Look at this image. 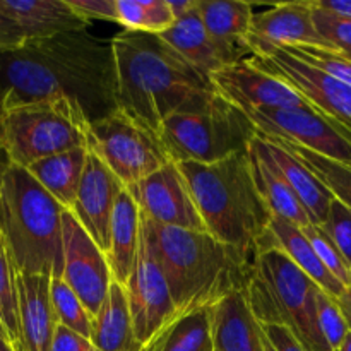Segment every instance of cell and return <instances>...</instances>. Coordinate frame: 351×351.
I'll use <instances>...</instances> for the list:
<instances>
[{
    "label": "cell",
    "instance_id": "6da1fadb",
    "mask_svg": "<svg viewBox=\"0 0 351 351\" xmlns=\"http://www.w3.org/2000/svg\"><path fill=\"white\" fill-rule=\"evenodd\" d=\"M117 91L112 43L88 29L26 40L0 51V113L67 99L93 123L119 110Z\"/></svg>",
    "mask_w": 351,
    "mask_h": 351
},
{
    "label": "cell",
    "instance_id": "7a4b0ae2",
    "mask_svg": "<svg viewBox=\"0 0 351 351\" xmlns=\"http://www.w3.org/2000/svg\"><path fill=\"white\" fill-rule=\"evenodd\" d=\"M112 43L119 110L160 137L177 113H199L218 99L211 77L189 64L158 34L122 31Z\"/></svg>",
    "mask_w": 351,
    "mask_h": 351
},
{
    "label": "cell",
    "instance_id": "3957f363",
    "mask_svg": "<svg viewBox=\"0 0 351 351\" xmlns=\"http://www.w3.org/2000/svg\"><path fill=\"white\" fill-rule=\"evenodd\" d=\"M163 269L175 315L213 308L243 291L256 259L213 239L209 233L161 226L141 215Z\"/></svg>",
    "mask_w": 351,
    "mask_h": 351
},
{
    "label": "cell",
    "instance_id": "277c9868",
    "mask_svg": "<svg viewBox=\"0 0 351 351\" xmlns=\"http://www.w3.org/2000/svg\"><path fill=\"white\" fill-rule=\"evenodd\" d=\"M206 233L256 259L274 245L271 211L254 184L249 151L213 165L177 163Z\"/></svg>",
    "mask_w": 351,
    "mask_h": 351
},
{
    "label": "cell",
    "instance_id": "5b68a950",
    "mask_svg": "<svg viewBox=\"0 0 351 351\" xmlns=\"http://www.w3.org/2000/svg\"><path fill=\"white\" fill-rule=\"evenodd\" d=\"M62 213L26 168L10 165L0 189V239L16 274L62 278Z\"/></svg>",
    "mask_w": 351,
    "mask_h": 351
},
{
    "label": "cell",
    "instance_id": "8992f818",
    "mask_svg": "<svg viewBox=\"0 0 351 351\" xmlns=\"http://www.w3.org/2000/svg\"><path fill=\"white\" fill-rule=\"evenodd\" d=\"M319 290L278 247H269L256 257L243 295L259 324L285 326L305 351H331L319 329Z\"/></svg>",
    "mask_w": 351,
    "mask_h": 351
},
{
    "label": "cell",
    "instance_id": "52a82bcc",
    "mask_svg": "<svg viewBox=\"0 0 351 351\" xmlns=\"http://www.w3.org/2000/svg\"><path fill=\"white\" fill-rule=\"evenodd\" d=\"M89 122L77 105L67 99L34 103L0 113V147L10 165H29L86 147Z\"/></svg>",
    "mask_w": 351,
    "mask_h": 351
},
{
    "label": "cell",
    "instance_id": "ba28073f",
    "mask_svg": "<svg viewBox=\"0 0 351 351\" xmlns=\"http://www.w3.org/2000/svg\"><path fill=\"white\" fill-rule=\"evenodd\" d=\"M257 134L243 110L218 96L204 112L168 117L160 139L173 163L213 165L249 151Z\"/></svg>",
    "mask_w": 351,
    "mask_h": 351
},
{
    "label": "cell",
    "instance_id": "9c48e42d",
    "mask_svg": "<svg viewBox=\"0 0 351 351\" xmlns=\"http://www.w3.org/2000/svg\"><path fill=\"white\" fill-rule=\"evenodd\" d=\"M88 151L106 165L125 187L149 177L171 161L160 137L120 110L89 123Z\"/></svg>",
    "mask_w": 351,
    "mask_h": 351
},
{
    "label": "cell",
    "instance_id": "30bf717a",
    "mask_svg": "<svg viewBox=\"0 0 351 351\" xmlns=\"http://www.w3.org/2000/svg\"><path fill=\"white\" fill-rule=\"evenodd\" d=\"M250 53L256 67L287 82L312 108L336 122L351 125V86L304 64L280 47H256Z\"/></svg>",
    "mask_w": 351,
    "mask_h": 351
},
{
    "label": "cell",
    "instance_id": "8fae6325",
    "mask_svg": "<svg viewBox=\"0 0 351 351\" xmlns=\"http://www.w3.org/2000/svg\"><path fill=\"white\" fill-rule=\"evenodd\" d=\"M123 290L132 319L134 336L143 346L175 317L173 300L163 269L158 263L143 221L139 232V249Z\"/></svg>",
    "mask_w": 351,
    "mask_h": 351
},
{
    "label": "cell",
    "instance_id": "7c38bea8",
    "mask_svg": "<svg viewBox=\"0 0 351 351\" xmlns=\"http://www.w3.org/2000/svg\"><path fill=\"white\" fill-rule=\"evenodd\" d=\"M245 113L263 136L281 137L312 153L351 167V143L335 120L317 110H250Z\"/></svg>",
    "mask_w": 351,
    "mask_h": 351
},
{
    "label": "cell",
    "instance_id": "4fadbf2b",
    "mask_svg": "<svg viewBox=\"0 0 351 351\" xmlns=\"http://www.w3.org/2000/svg\"><path fill=\"white\" fill-rule=\"evenodd\" d=\"M62 280L71 287L91 317L101 307L112 285L106 254L96 245L69 211L62 213Z\"/></svg>",
    "mask_w": 351,
    "mask_h": 351
},
{
    "label": "cell",
    "instance_id": "5bb4252c",
    "mask_svg": "<svg viewBox=\"0 0 351 351\" xmlns=\"http://www.w3.org/2000/svg\"><path fill=\"white\" fill-rule=\"evenodd\" d=\"M141 215L161 226L206 233L178 165L170 161L149 177L125 187Z\"/></svg>",
    "mask_w": 351,
    "mask_h": 351
},
{
    "label": "cell",
    "instance_id": "9a60e30c",
    "mask_svg": "<svg viewBox=\"0 0 351 351\" xmlns=\"http://www.w3.org/2000/svg\"><path fill=\"white\" fill-rule=\"evenodd\" d=\"M209 77L216 93L243 112L312 108L293 88L261 71L250 58L219 69Z\"/></svg>",
    "mask_w": 351,
    "mask_h": 351
},
{
    "label": "cell",
    "instance_id": "2e32d148",
    "mask_svg": "<svg viewBox=\"0 0 351 351\" xmlns=\"http://www.w3.org/2000/svg\"><path fill=\"white\" fill-rule=\"evenodd\" d=\"M123 189L125 185L106 168V165L88 151L84 173L79 184L74 206L69 213L105 254L110 249L113 208Z\"/></svg>",
    "mask_w": 351,
    "mask_h": 351
},
{
    "label": "cell",
    "instance_id": "e0dca14e",
    "mask_svg": "<svg viewBox=\"0 0 351 351\" xmlns=\"http://www.w3.org/2000/svg\"><path fill=\"white\" fill-rule=\"evenodd\" d=\"M247 50L256 47H319L335 50L315 29L311 0L276 3L254 14L252 26L243 40Z\"/></svg>",
    "mask_w": 351,
    "mask_h": 351
},
{
    "label": "cell",
    "instance_id": "ac0fdd59",
    "mask_svg": "<svg viewBox=\"0 0 351 351\" xmlns=\"http://www.w3.org/2000/svg\"><path fill=\"white\" fill-rule=\"evenodd\" d=\"M158 36L206 75L243 60V53L249 51L245 47L223 43L213 38L199 17L197 7L192 12L178 17L165 33Z\"/></svg>",
    "mask_w": 351,
    "mask_h": 351
},
{
    "label": "cell",
    "instance_id": "d6986e66",
    "mask_svg": "<svg viewBox=\"0 0 351 351\" xmlns=\"http://www.w3.org/2000/svg\"><path fill=\"white\" fill-rule=\"evenodd\" d=\"M51 276L16 274L19 304V351H50L58 321L50 297Z\"/></svg>",
    "mask_w": 351,
    "mask_h": 351
},
{
    "label": "cell",
    "instance_id": "ffe728a7",
    "mask_svg": "<svg viewBox=\"0 0 351 351\" xmlns=\"http://www.w3.org/2000/svg\"><path fill=\"white\" fill-rule=\"evenodd\" d=\"M250 144L257 151H261L274 165V168L280 171L281 177L285 178V182L290 185L298 201L302 202L311 221L314 225H321L326 216H328L329 204L332 201L331 192L290 151L269 141L263 134H257Z\"/></svg>",
    "mask_w": 351,
    "mask_h": 351
},
{
    "label": "cell",
    "instance_id": "44dd1931",
    "mask_svg": "<svg viewBox=\"0 0 351 351\" xmlns=\"http://www.w3.org/2000/svg\"><path fill=\"white\" fill-rule=\"evenodd\" d=\"M215 351H266L259 322L243 291H235L209 308Z\"/></svg>",
    "mask_w": 351,
    "mask_h": 351
},
{
    "label": "cell",
    "instance_id": "7402d4cb",
    "mask_svg": "<svg viewBox=\"0 0 351 351\" xmlns=\"http://www.w3.org/2000/svg\"><path fill=\"white\" fill-rule=\"evenodd\" d=\"M0 3L17 24L24 41L84 31L91 24L75 14L65 0H0Z\"/></svg>",
    "mask_w": 351,
    "mask_h": 351
},
{
    "label": "cell",
    "instance_id": "603a6c76",
    "mask_svg": "<svg viewBox=\"0 0 351 351\" xmlns=\"http://www.w3.org/2000/svg\"><path fill=\"white\" fill-rule=\"evenodd\" d=\"M89 341L96 351H139L134 336L127 295L122 285L112 281L101 307L93 317Z\"/></svg>",
    "mask_w": 351,
    "mask_h": 351
},
{
    "label": "cell",
    "instance_id": "cb8c5ba5",
    "mask_svg": "<svg viewBox=\"0 0 351 351\" xmlns=\"http://www.w3.org/2000/svg\"><path fill=\"white\" fill-rule=\"evenodd\" d=\"M141 213L129 192L123 189L117 197L110 225V249L106 252L112 280L125 285L139 249Z\"/></svg>",
    "mask_w": 351,
    "mask_h": 351
},
{
    "label": "cell",
    "instance_id": "d4e9b609",
    "mask_svg": "<svg viewBox=\"0 0 351 351\" xmlns=\"http://www.w3.org/2000/svg\"><path fill=\"white\" fill-rule=\"evenodd\" d=\"M249 158L254 184H256L257 192L261 194L271 215L285 219V221L291 223L298 228H305L307 225H311L312 221L307 211L298 201L295 192L290 189V185L285 182V178L274 168V165L261 151H257L252 144L249 146Z\"/></svg>",
    "mask_w": 351,
    "mask_h": 351
},
{
    "label": "cell",
    "instance_id": "484cf974",
    "mask_svg": "<svg viewBox=\"0 0 351 351\" xmlns=\"http://www.w3.org/2000/svg\"><path fill=\"white\" fill-rule=\"evenodd\" d=\"M86 156H88V149L77 147V149L43 158L29 165L26 170L65 211H71L75 195H77L82 173H84Z\"/></svg>",
    "mask_w": 351,
    "mask_h": 351
},
{
    "label": "cell",
    "instance_id": "4316f807",
    "mask_svg": "<svg viewBox=\"0 0 351 351\" xmlns=\"http://www.w3.org/2000/svg\"><path fill=\"white\" fill-rule=\"evenodd\" d=\"M269 233L274 240V245L295 264L300 271H304L322 291L331 295L332 298L338 300L346 288L339 283L336 278L329 274V271L322 266L319 261L317 254L312 249L311 242L302 232V228L285 221V219L271 216L269 221Z\"/></svg>",
    "mask_w": 351,
    "mask_h": 351
},
{
    "label": "cell",
    "instance_id": "83f0119b",
    "mask_svg": "<svg viewBox=\"0 0 351 351\" xmlns=\"http://www.w3.org/2000/svg\"><path fill=\"white\" fill-rule=\"evenodd\" d=\"M139 351H215L209 308L175 315Z\"/></svg>",
    "mask_w": 351,
    "mask_h": 351
},
{
    "label": "cell",
    "instance_id": "f1b7e54d",
    "mask_svg": "<svg viewBox=\"0 0 351 351\" xmlns=\"http://www.w3.org/2000/svg\"><path fill=\"white\" fill-rule=\"evenodd\" d=\"M197 14L213 38L245 47L243 40L254 21L252 3L243 0H197Z\"/></svg>",
    "mask_w": 351,
    "mask_h": 351
},
{
    "label": "cell",
    "instance_id": "f546056e",
    "mask_svg": "<svg viewBox=\"0 0 351 351\" xmlns=\"http://www.w3.org/2000/svg\"><path fill=\"white\" fill-rule=\"evenodd\" d=\"M267 137L269 141H273V143L280 144L281 147L290 151L331 192L332 197L341 201L346 208L351 209V167L329 160V158L321 156V154L312 153V151L305 149V147L298 146V144L290 143L287 139H281V137Z\"/></svg>",
    "mask_w": 351,
    "mask_h": 351
},
{
    "label": "cell",
    "instance_id": "4dcf8cb0",
    "mask_svg": "<svg viewBox=\"0 0 351 351\" xmlns=\"http://www.w3.org/2000/svg\"><path fill=\"white\" fill-rule=\"evenodd\" d=\"M115 23L123 31L161 34L175 17L167 0H115Z\"/></svg>",
    "mask_w": 351,
    "mask_h": 351
},
{
    "label": "cell",
    "instance_id": "1f68e13d",
    "mask_svg": "<svg viewBox=\"0 0 351 351\" xmlns=\"http://www.w3.org/2000/svg\"><path fill=\"white\" fill-rule=\"evenodd\" d=\"M0 324L14 351H19V304H17L16 269L0 239Z\"/></svg>",
    "mask_w": 351,
    "mask_h": 351
},
{
    "label": "cell",
    "instance_id": "d6a6232c",
    "mask_svg": "<svg viewBox=\"0 0 351 351\" xmlns=\"http://www.w3.org/2000/svg\"><path fill=\"white\" fill-rule=\"evenodd\" d=\"M50 297L58 324L65 326V328L72 329V331L79 332L89 339L93 317L86 311L77 295L71 290V287L62 278H51Z\"/></svg>",
    "mask_w": 351,
    "mask_h": 351
},
{
    "label": "cell",
    "instance_id": "836d02e7",
    "mask_svg": "<svg viewBox=\"0 0 351 351\" xmlns=\"http://www.w3.org/2000/svg\"><path fill=\"white\" fill-rule=\"evenodd\" d=\"M304 64L351 86V60L339 51L319 47H280Z\"/></svg>",
    "mask_w": 351,
    "mask_h": 351
},
{
    "label": "cell",
    "instance_id": "e575fe53",
    "mask_svg": "<svg viewBox=\"0 0 351 351\" xmlns=\"http://www.w3.org/2000/svg\"><path fill=\"white\" fill-rule=\"evenodd\" d=\"M302 232L305 233V237H307L308 242H311L312 249L317 254L322 266L329 271V274H331L332 278H336L346 290L351 288V267L345 263L341 254L338 252L335 243L329 240V237L322 232L321 226L312 225L311 223V225H307L305 228H302Z\"/></svg>",
    "mask_w": 351,
    "mask_h": 351
},
{
    "label": "cell",
    "instance_id": "d590c367",
    "mask_svg": "<svg viewBox=\"0 0 351 351\" xmlns=\"http://www.w3.org/2000/svg\"><path fill=\"white\" fill-rule=\"evenodd\" d=\"M317 322L322 338L328 343L329 350L338 351L350 329L345 317H343L338 300L322 290L317 291Z\"/></svg>",
    "mask_w": 351,
    "mask_h": 351
},
{
    "label": "cell",
    "instance_id": "8d00e7d4",
    "mask_svg": "<svg viewBox=\"0 0 351 351\" xmlns=\"http://www.w3.org/2000/svg\"><path fill=\"white\" fill-rule=\"evenodd\" d=\"M319 226L335 243L345 263L351 267V209L346 208L341 201L332 197L328 216Z\"/></svg>",
    "mask_w": 351,
    "mask_h": 351
},
{
    "label": "cell",
    "instance_id": "74e56055",
    "mask_svg": "<svg viewBox=\"0 0 351 351\" xmlns=\"http://www.w3.org/2000/svg\"><path fill=\"white\" fill-rule=\"evenodd\" d=\"M312 19H314L317 33L335 48L336 51L351 60V19L332 16L326 10L319 9L311 0Z\"/></svg>",
    "mask_w": 351,
    "mask_h": 351
},
{
    "label": "cell",
    "instance_id": "f35d334b",
    "mask_svg": "<svg viewBox=\"0 0 351 351\" xmlns=\"http://www.w3.org/2000/svg\"><path fill=\"white\" fill-rule=\"evenodd\" d=\"M82 19H101L115 23V0H65Z\"/></svg>",
    "mask_w": 351,
    "mask_h": 351
},
{
    "label": "cell",
    "instance_id": "ab89813d",
    "mask_svg": "<svg viewBox=\"0 0 351 351\" xmlns=\"http://www.w3.org/2000/svg\"><path fill=\"white\" fill-rule=\"evenodd\" d=\"M50 351H96V348L88 338L81 336L79 332L57 324L50 343Z\"/></svg>",
    "mask_w": 351,
    "mask_h": 351
},
{
    "label": "cell",
    "instance_id": "60d3db41",
    "mask_svg": "<svg viewBox=\"0 0 351 351\" xmlns=\"http://www.w3.org/2000/svg\"><path fill=\"white\" fill-rule=\"evenodd\" d=\"M264 338L269 341L274 351H305L304 346L298 343L293 332L288 328L280 324H259Z\"/></svg>",
    "mask_w": 351,
    "mask_h": 351
},
{
    "label": "cell",
    "instance_id": "b9f144b4",
    "mask_svg": "<svg viewBox=\"0 0 351 351\" xmlns=\"http://www.w3.org/2000/svg\"><path fill=\"white\" fill-rule=\"evenodd\" d=\"M21 43H24L23 33L0 3V51L19 47Z\"/></svg>",
    "mask_w": 351,
    "mask_h": 351
},
{
    "label": "cell",
    "instance_id": "7bdbcfd3",
    "mask_svg": "<svg viewBox=\"0 0 351 351\" xmlns=\"http://www.w3.org/2000/svg\"><path fill=\"white\" fill-rule=\"evenodd\" d=\"M319 9L332 14V16L351 19V0H312Z\"/></svg>",
    "mask_w": 351,
    "mask_h": 351
},
{
    "label": "cell",
    "instance_id": "ee69618b",
    "mask_svg": "<svg viewBox=\"0 0 351 351\" xmlns=\"http://www.w3.org/2000/svg\"><path fill=\"white\" fill-rule=\"evenodd\" d=\"M167 2L171 14H173L175 21H177L178 17L195 10V7H197V0H167Z\"/></svg>",
    "mask_w": 351,
    "mask_h": 351
},
{
    "label": "cell",
    "instance_id": "f6af8a7d",
    "mask_svg": "<svg viewBox=\"0 0 351 351\" xmlns=\"http://www.w3.org/2000/svg\"><path fill=\"white\" fill-rule=\"evenodd\" d=\"M338 305L343 312V317H345L348 329L351 331V288L345 290V293L338 298Z\"/></svg>",
    "mask_w": 351,
    "mask_h": 351
},
{
    "label": "cell",
    "instance_id": "bcb514c9",
    "mask_svg": "<svg viewBox=\"0 0 351 351\" xmlns=\"http://www.w3.org/2000/svg\"><path fill=\"white\" fill-rule=\"evenodd\" d=\"M9 167H10L9 158H7V154L3 153V149H2V147H0V189H2L3 175H5L7 170H9Z\"/></svg>",
    "mask_w": 351,
    "mask_h": 351
},
{
    "label": "cell",
    "instance_id": "7dc6e473",
    "mask_svg": "<svg viewBox=\"0 0 351 351\" xmlns=\"http://www.w3.org/2000/svg\"><path fill=\"white\" fill-rule=\"evenodd\" d=\"M338 351H351V331L346 335L345 341H343V345L339 346Z\"/></svg>",
    "mask_w": 351,
    "mask_h": 351
},
{
    "label": "cell",
    "instance_id": "c3c4849f",
    "mask_svg": "<svg viewBox=\"0 0 351 351\" xmlns=\"http://www.w3.org/2000/svg\"><path fill=\"white\" fill-rule=\"evenodd\" d=\"M336 123H338L339 129H341V132L346 136V139L351 143V125H346V123H341V122H336Z\"/></svg>",
    "mask_w": 351,
    "mask_h": 351
},
{
    "label": "cell",
    "instance_id": "681fc988",
    "mask_svg": "<svg viewBox=\"0 0 351 351\" xmlns=\"http://www.w3.org/2000/svg\"><path fill=\"white\" fill-rule=\"evenodd\" d=\"M0 351H14L12 346L9 345V341L5 338H2V336H0Z\"/></svg>",
    "mask_w": 351,
    "mask_h": 351
},
{
    "label": "cell",
    "instance_id": "f907efd6",
    "mask_svg": "<svg viewBox=\"0 0 351 351\" xmlns=\"http://www.w3.org/2000/svg\"><path fill=\"white\" fill-rule=\"evenodd\" d=\"M0 336H2V338H5V339H7L5 332H3V328H2V324H0Z\"/></svg>",
    "mask_w": 351,
    "mask_h": 351
}]
</instances>
